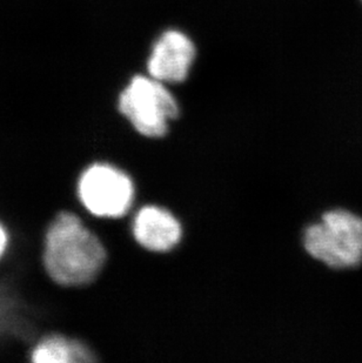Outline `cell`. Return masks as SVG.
I'll use <instances>...</instances> for the list:
<instances>
[{
	"instance_id": "cell-5",
	"label": "cell",
	"mask_w": 362,
	"mask_h": 363,
	"mask_svg": "<svg viewBox=\"0 0 362 363\" xmlns=\"http://www.w3.org/2000/svg\"><path fill=\"white\" fill-rule=\"evenodd\" d=\"M193 41L180 31L170 30L159 37L147 60V71L164 84H179L187 78L194 62Z\"/></svg>"
},
{
	"instance_id": "cell-4",
	"label": "cell",
	"mask_w": 362,
	"mask_h": 363,
	"mask_svg": "<svg viewBox=\"0 0 362 363\" xmlns=\"http://www.w3.org/2000/svg\"><path fill=\"white\" fill-rule=\"evenodd\" d=\"M120 113L145 137H163L168 121L178 117L179 106L164 82L152 77L132 78L118 100Z\"/></svg>"
},
{
	"instance_id": "cell-8",
	"label": "cell",
	"mask_w": 362,
	"mask_h": 363,
	"mask_svg": "<svg viewBox=\"0 0 362 363\" xmlns=\"http://www.w3.org/2000/svg\"><path fill=\"white\" fill-rule=\"evenodd\" d=\"M10 232L7 230L6 226L0 221V261L3 260L9 247H10Z\"/></svg>"
},
{
	"instance_id": "cell-3",
	"label": "cell",
	"mask_w": 362,
	"mask_h": 363,
	"mask_svg": "<svg viewBox=\"0 0 362 363\" xmlns=\"http://www.w3.org/2000/svg\"><path fill=\"white\" fill-rule=\"evenodd\" d=\"M75 196L86 212L99 219H119L133 205L132 179L107 162L86 166L75 185Z\"/></svg>"
},
{
	"instance_id": "cell-1",
	"label": "cell",
	"mask_w": 362,
	"mask_h": 363,
	"mask_svg": "<svg viewBox=\"0 0 362 363\" xmlns=\"http://www.w3.org/2000/svg\"><path fill=\"white\" fill-rule=\"evenodd\" d=\"M106 248L77 213L64 209L48 223L41 241L45 274L62 288L96 281L106 264Z\"/></svg>"
},
{
	"instance_id": "cell-6",
	"label": "cell",
	"mask_w": 362,
	"mask_h": 363,
	"mask_svg": "<svg viewBox=\"0 0 362 363\" xmlns=\"http://www.w3.org/2000/svg\"><path fill=\"white\" fill-rule=\"evenodd\" d=\"M134 239L150 252H168L181 239V226L171 213L146 206L137 213L132 226Z\"/></svg>"
},
{
	"instance_id": "cell-7",
	"label": "cell",
	"mask_w": 362,
	"mask_h": 363,
	"mask_svg": "<svg viewBox=\"0 0 362 363\" xmlns=\"http://www.w3.org/2000/svg\"><path fill=\"white\" fill-rule=\"evenodd\" d=\"M28 360L33 363L96 362V353L82 340L51 333L41 336L28 352Z\"/></svg>"
},
{
	"instance_id": "cell-2",
	"label": "cell",
	"mask_w": 362,
	"mask_h": 363,
	"mask_svg": "<svg viewBox=\"0 0 362 363\" xmlns=\"http://www.w3.org/2000/svg\"><path fill=\"white\" fill-rule=\"evenodd\" d=\"M305 247L317 260L333 269H352L362 264V216L347 209L326 213L308 227Z\"/></svg>"
}]
</instances>
